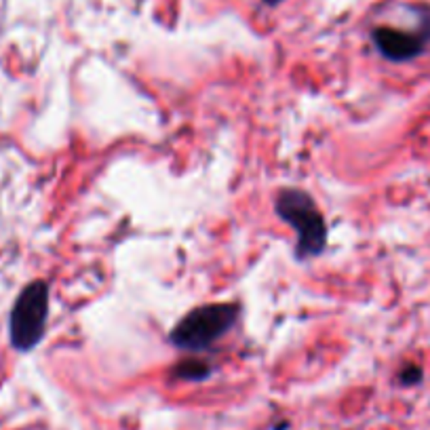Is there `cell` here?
Wrapping results in <instances>:
<instances>
[{"mask_svg": "<svg viewBox=\"0 0 430 430\" xmlns=\"http://www.w3.org/2000/svg\"><path fill=\"white\" fill-rule=\"evenodd\" d=\"M276 215L287 221L297 234V257H312L325 249L327 242V226L325 219L310 199L300 188H283L274 203Z\"/></svg>", "mask_w": 430, "mask_h": 430, "instance_id": "1", "label": "cell"}, {"mask_svg": "<svg viewBox=\"0 0 430 430\" xmlns=\"http://www.w3.org/2000/svg\"><path fill=\"white\" fill-rule=\"evenodd\" d=\"M49 314V285L42 281L30 283L11 310V342L17 350L27 352L32 350L44 336Z\"/></svg>", "mask_w": 430, "mask_h": 430, "instance_id": "3", "label": "cell"}, {"mask_svg": "<svg viewBox=\"0 0 430 430\" xmlns=\"http://www.w3.org/2000/svg\"><path fill=\"white\" fill-rule=\"evenodd\" d=\"M399 380H401L405 386H414V384H418V382L422 380V369H420L418 365H407V367L401 371Z\"/></svg>", "mask_w": 430, "mask_h": 430, "instance_id": "6", "label": "cell"}, {"mask_svg": "<svg viewBox=\"0 0 430 430\" xmlns=\"http://www.w3.org/2000/svg\"><path fill=\"white\" fill-rule=\"evenodd\" d=\"M429 34H412L395 27H378L374 32V42L378 51L391 61H410L424 51Z\"/></svg>", "mask_w": 430, "mask_h": 430, "instance_id": "4", "label": "cell"}, {"mask_svg": "<svg viewBox=\"0 0 430 430\" xmlns=\"http://www.w3.org/2000/svg\"><path fill=\"white\" fill-rule=\"evenodd\" d=\"M238 306L223 304H207L192 312H188L171 331V342L182 350H207L215 344L228 329L236 323Z\"/></svg>", "mask_w": 430, "mask_h": 430, "instance_id": "2", "label": "cell"}, {"mask_svg": "<svg viewBox=\"0 0 430 430\" xmlns=\"http://www.w3.org/2000/svg\"><path fill=\"white\" fill-rule=\"evenodd\" d=\"M209 374H211V367L203 361H197V359L184 361L176 367V376L182 380H190V382L205 380V378H209Z\"/></svg>", "mask_w": 430, "mask_h": 430, "instance_id": "5", "label": "cell"}]
</instances>
